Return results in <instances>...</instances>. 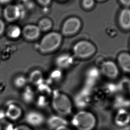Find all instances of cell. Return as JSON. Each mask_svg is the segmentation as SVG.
I'll use <instances>...</instances> for the list:
<instances>
[{
    "label": "cell",
    "instance_id": "cell-1",
    "mask_svg": "<svg viewBox=\"0 0 130 130\" xmlns=\"http://www.w3.org/2000/svg\"><path fill=\"white\" fill-rule=\"evenodd\" d=\"M51 104L57 115L62 117L69 116L72 112V101L67 94L58 90H53Z\"/></svg>",
    "mask_w": 130,
    "mask_h": 130
},
{
    "label": "cell",
    "instance_id": "cell-2",
    "mask_svg": "<svg viewBox=\"0 0 130 130\" xmlns=\"http://www.w3.org/2000/svg\"><path fill=\"white\" fill-rule=\"evenodd\" d=\"M71 124L77 130H93L97 124V119L90 111L80 110L73 116Z\"/></svg>",
    "mask_w": 130,
    "mask_h": 130
},
{
    "label": "cell",
    "instance_id": "cell-3",
    "mask_svg": "<svg viewBox=\"0 0 130 130\" xmlns=\"http://www.w3.org/2000/svg\"><path fill=\"white\" fill-rule=\"evenodd\" d=\"M62 39V35L60 32H48L43 37L38 44V51L43 54L54 52L61 46Z\"/></svg>",
    "mask_w": 130,
    "mask_h": 130
},
{
    "label": "cell",
    "instance_id": "cell-4",
    "mask_svg": "<svg viewBox=\"0 0 130 130\" xmlns=\"http://www.w3.org/2000/svg\"><path fill=\"white\" fill-rule=\"evenodd\" d=\"M96 51V49L94 44L85 40L78 42L73 48L75 57L82 59L90 58L95 53Z\"/></svg>",
    "mask_w": 130,
    "mask_h": 130
},
{
    "label": "cell",
    "instance_id": "cell-5",
    "mask_svg": "<svg viewBox=\"0 0 130 130\" xmlns=\"http://www.w3.org/2000/svg\"><path fill=\"white\" fill-rule=\"evenodd\" d=\"M23 9L18 5H8L3 10V16L5 20L9 22H13L21 18L23 16Z\"/></svg>",
    "mask_w": 130,
    "mask_h": 130
},
{
    "label": "cell",
    "instance_id": "cell-6",
    "mask_svg": "<svg viewBox=\"0 0 130 130\" xmlns=\"http://www.w3.org/2000/svg\"><path fill=\"white\" fill-rule=\"evenodd\" d=\"M82 22L79 18L71 17L66 20L61 27V35L67 36L74 35L81 27Z\"/></svg>",
    "mask_w": 130,
    "mask_h": 130
},
{
    "label": "cell",
    "instance_id": "cell-7",
    "mask_svg": "<svg viewBox=\"0 0 130 130\" xmlns=\"http://www.w3.org/2000/svg\"><path fill=\"white\" fill-rule=\"evenodd\" d=\"M100 69L103 76L110 79H115L119 75V67L117 63L112 61L108 60L103 62Z\"/></svg>",
    "mask_w": 130,
    "mask_h": 130
},
{
    "label": "cell",
    "instance_id": "cell-8",
    "mask_svg": "<svg viewBox=\"0 0 130 130\" xmlns=\"http://www.w3.org/2000/svg\"><path fill=\"white\" fill-rule=\"evenodd\" d=\"M26 124L30 127H39L45 122V116L38 110H32L28 112L25 116Z\"/></svg>",
    "mask_w": 130,
    "mask_h": 130
},
{
    "label": "cell",
    "instance_id": "cell-9",
    "mask_svg": "<svg viewBox=\"0 0 130 130\" xmlns=\"http://www.w3.org/2000/svg\"><path fill=\"white\" fill-rule=\"evenodd\" d=\"M4 110L6 118L11 122L18 120L23 115V110L20 106L13 102L8 103Z\"/></svg>",
    "mask_w": 130,
    "mask_h": 130
},
{
    "label": "cell",
    "instance_id": "cell-10",
    "mask_svg": "<svg viewBox=\"0 0 130 130\" xmlns=\"http://www.w3.org/2000/svg\"><path fill=\"white\" fill-rule=\"evenodd\" d=\"M41 31L38 25L34 24H28L22 29V35L25 40L34 41L38 39L41 35Z\"/></svg>",
    "mask_w": 130,
    "mask_h": 130
},
{
    "label": "cell",
    "instance_id": "cell-11",
    "mask_svg": "<svg viewBox=\"0 0 130 130\" xmlns=\"http://www.w3.org/2000/svg\"><path fill=\"white\" fill-rule=\"evenodd\" d=\"M73 62L72 56L69 54H60L56 58L55 63L58 68L63 70L70 67Z\"/></svg>",
    "mask_w": 130,
    "mask_h": 130
},
{
    "label": "cell",
    "instance_id": "cell-12",
    "mask_svg": "<svg viewBox=\"0 0 130 130\" xmlns=\"http://www.w3.org/2000/svg\"><path fill=\"white\" fill-rule=\"evenodd\" d=\"M117 65L123 72L130 74V54L121 53L117 57Z\"/></svg>",
    "mask_w": 130,
    "mask_h": 130
},
{
    "label": "cell",
    "instance_id": "cell-13",
    "mask_svg": "<svg viewBox=\"0 0 130 130\" xmlns=\"http://www.w3.org/2000/svg\"><path fill=\"white\" fill-rule=\"evenodd\" d=\"M48 126L52 130H54L59 126L68 125V121L64 117L58 115H53L49 117L46 120Z\"/></svg>",
    "mask_w": 130,
    "mask_h": 130
},
{
    "label": "cell",
    "instance_id": "cell-14",
    "mask_svg": "<svg viewBox=\"0 0 130 130\" xmlns=\"http://www.w3.org/2000/svg\"><path fill=\"white\" fill-rule=\"evenodd\" d=\"M21 97L25 103L29 104L35 102L36 97V91L31 86L27 85L23 89Z\"/></svg>",
    "mask_w": 130,
    "mask_h": 130
},
{
    "label": "cell",
    "instance_id": "cell-15",
    "mask_svg": "<svg viewBox=\"0 0 130 130\" xmlns=\"http://www.w3.org/2000/svg\"><path fill=\"white\" fill-rule=\"evenodd\" d=\"M28 80L31 85L37 87L44 82L43 74L39 70L35 69L31 72Z\"/></svg>",
    "mask_w": 130,
    "mask_h": 130
},
{
    "label": "cell",
    "instance_id": "cell-16",
    "mask_svg": "<svg viewBox=\"0 0 130 130\" xmlns=\"http://www.w3.org/2000/svg\"><path fill=\"white\" fill-rule=\"evenodd\" d=\"M119 23L124 29H130V9L126 8L121 11L119 16Z\"/></svg>",
    "mask_w": 130,
    "mask_h": 130
},
{
    "label": "cell",
    "instance_id": "cell-17",
    "mask_svg": "<svg viewBox=\"0 0 130 130\" xmlns=\"http://www.w3.org/2000/svg\"><path fill=\"white\" fill-rule=\"evenodd\" d=\"M130 122V113L126 110H121L116 115L115 123L118 126H125Z\"/></svg>",
    "mask_w": 130,
    "mask_h": 130
},
{
    "label": "cell",
    "instance_id": "cell-18",
    "mask_svg": "<svg viewBox=\"0 0 130 130\" xmlns=\"http://www.w3.org/2000/svg\"><path fill=\"white\" fill-rule=\"evenodd\" d=\"M36 87V94L45 96L49 97H51L53 90L51 87V86L46 82H44Z\"/></svg>",
    "mask_w": 130,
    "mask_h": 130
},
{
    "label": "cell",
    "instance_id": "cell-19",
    "mask_svg": "<svg viewBox=\"0 0 130 130\" xmlns=\"http://www.w3.org/2000/svg\"><path fill=\"white\" fill-rule=\"evenodd\" d=\"M6 34L11 39H17L22 35V29L19 26L16 25H11L6 29Z\"/></svg>",
    "mask_w": 130,
    "mask_h": 130
},
{
    "label": "cell",
    "instance_id": "cell-20",
    "mask_svg": "<svg viewBox=\"0 0 130 130\" xmlns=\"http://www.w3.org/2000/svg\"><path fill=\"white\" fill-rule=\"evenodd\" d=\"M62 76L63 74L61 70L59 68L54 69L50 73L46 83L51 86L52 84L60 81Z\"/></svg>",
    "mask_w": 130,
    "mask_h": 130
},
{
    "label": "cell",
    "instance_id": "cell-21",
    "mask_svg": "<svg viewBox=\"0 0 130 130\" xmlns=\"http://www.w3.org/2000/svg\"><path fill=\"white\" fill-rule=\"evenodd\" d=\"M51 97L36 94L35 103L37 107L39 108L43 109L51 104Z\"/></svg>",
    "mask_w": 130,
    "mask_h": 130
},
{
    "label": "cell",
    "instance_id": "cell-22",
    "mask_svg": "<svg viewBox=\"0 0 130 130\" xmlns=\"http://www.w3.org/2000/svg\"><path fill=\"white\" fill-rule=\"evenodd\" d=\"M37 25L41 32H47L52 29L53 23L50 18H44L39 21Z\"/></svg>",
    "mask_w": 130,
    "mask_h": 130
},
{
    "label": "cell",
    "instance_id": "cell-23",
    "mask_svg": "<svg viewBox=\"0 0 130 130\" xmlns=\"http://www.w3.org/2000/svg\"><path fill=\"white\" fill-rule=\"evenodd\" d=\"M28 82V78L23 75H19L17 76L13 81V85L16 88L22 89L27 86Z\"/></svg>",
    "mask_w": 130,
    "mask_h": 130
},
{
    "label": "cell",
    "instance_id": "cell-24",
    "mask_svg": "<svg viewBox=\"0 0 130 130\" xmlns=\"http://www.w3.org/2000/svg\"><path fill=\"white\" fill-rule=\"evenodd\" d=\"M14 127L12 122L7 119L0 121V130H14Z\"/></svg>",
    "mask_w": 130,
    "mask_h": 130
},
{
    "label": "cell",
    "instance_id": "cell-25",
    "mask_svg": "<svg viewBox=\"0 0 130 130\" xmlns=\"http://www.w3.org/2000/svg\"><path fill=\"white\" fill-rule=\"evenodd\" d=\"M94 4V0H83V5L86 9H90L92 8Z\"/></svg>",
    "mask_w": 130,
    "mask_h": 130
},
{
    "label": "cell",
    "instance_id": "cell-26",
    "mask_svg": "<svg viewBox=\"0 0 130 130\" xmlns=\"http://www.w3.org/2000/svg\"><path fill=\"white\" fill-rule=\"evenodd\" d=\"M14 130H32V128L26 124H22L15 126Z\"/></svg>",
    "mask_w": 130,
    "mask_h": 130
},
{
    "label": "cell",
    "instance_id": "cell-27",
    "mask_svg": "<svg viewBox=\"0 0 130 130\" xmlns=\"http://www.w3.org/2000/svg\"><path fill=\"white\" fill-rule=\"evenodd\" d=\"M37 2L39 4L40 6L44 7H46L49 6L51 3L52 0H36Z\"/></svg>",
    "mask_w": 130,
    "mask_h": 130
},
{
    "label": "cell",
    "instance_id": "cell-28",
    "mask_svg": "<svg viewBox=\"0 0 130 130\" xmlns=\"http://www.w3.org/2000/svg\"><path fill=\"white\" fill-rule=\"evenodd\" d=\"M6 25L4 21L0 18V36H2L6 31Z\"/></svg>",
    "mask_w": 130,
    "mask_h": 130
},
{
    "label": "cell",
    "instance_id": "cell-29",
    "mask_svg": "<svg viewBox=\"0 0 130 130\" xmlns=\"http://www.w3.org/2000/svg\"><path fill=\"white\" fill-rule=\"evenodd\" d=\"M54 130H71L68 125H64L59 126Z\"/></svg>",
    "mask_w": 130,
    "mask_h": 130
},
{
    "label": "cell",
    "instance_id": "cell-30",
    "mask_svg": "<svg viewBox=\"0 0 130 130\" xmlns=\"http://www.w3.org/2000/svg\"><path fill=\"white\" fill-rule=\"evenodd\" d=\"M6 119V118L5 110L0 109V121L2 120L3 119Z\"/></svg>",
    "mask_w": 130,
    "mask_h": 130
},
{
    "label": "cell",
    "instance_id": "cell-31",
    "mask_svg": "<svg viewBox=\"0 0 130 130\" xmlns=\"http://www.w3.org/2000/svg\"><path fill=\"white\" fill-rule=\"evenodd\" d=\"M123 5L126 6H130V0H119Z\"/></svg>",
    "mask_w": 130,
    "mask_h": 130
},
{
    "label": "cell",
    "instance_id": "cell-32",
    "mask_svg": "<svg viewBox=\"0 0 130 130\" xmlns=\"http://www.w3.org/2000/svg\"><path fill=\"white\" fill-rule=\"evenodd\" d=\"M12 0H0V3L2 4H6L9 3Z\"/></svg>",
    "mask_w": 130,
    "mask_h": 130
},
{
    "label": "cell",
    "instance_id": "cell-33",
    "mask_svg": "<svg viewBox=\"0 0 130 130\" xmlns=\"http://www.w3.org/2000/svg\"><path fill=\"white\" fill-rule=\"evenodd\" d=\"M22 1H23L25 2H27V1H28V0H22Z\"/></svg>",
    "mask_w": 130,
    "mask_h": 130
},
{
    "label": "cell",
    "instance_id": "cell-34",
    "mask_svg": "<svg viewBox=\"0 0 130 130\" xmlns=\"http://www.w3.org/2000/svg\"><path fill=\"white\" fill-rule=\"evenodd\" d=\"M98 1H100V2H101V1H105V0H98Z\"/></svg>",
    "mask_w": 130,
    "mask_h": 130
},
{
    "label": "cell",
    "instance_id": "cell-35",
    "mask_svg": "<svg viewBox=\"0 0 130 130\" xmlns=\"http://www.w3.org/2000/svg\"><path fill=\"white\" fill-rule=\"evenodd\" d=\"M60 1H66V0H59Z\"/></svg>",
    "mask_w": 130,
    "mask_h": 130
}]
</instances>
